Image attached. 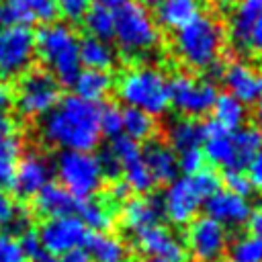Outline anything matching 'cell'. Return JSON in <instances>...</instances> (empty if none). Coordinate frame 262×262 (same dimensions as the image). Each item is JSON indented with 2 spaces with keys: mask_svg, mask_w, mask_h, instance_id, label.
<instances>
[{
  "mask_svg": "<svg viewBox=\"0 0 262 262\" xmlns=\"http://www.w3.org/2000/svg\"><path fill=\"white\" fill-rule=\"evenodd\" d=\"M55 174L76 201L92 199L104 184L100 160L92 151H61L55 158Z\"/></svg>",
  "mask_w": 262,
  "mask_h": 262,
  "instance_id": "6",
  "label": "cell"
},
{
  "mask_svg": "<svg viewBox=\"0 0 262 262\" xmlns=\"http://www.w3.org/2000/svg\"><path fill=\"white\" fill-rule=\"evenodd\" d=\"M201 14L199 0H158L156 20L170 31H178Z\"/></svg>",
  "mask_w": 262,
  "mask_h": 262,
  "instance_id": "26",
  "label": "cell"
},
{
  "mask_svg": "<svg viewBox=\"0 0 262 262\" xmlns=\"http://www.w3.org/2000/svg\"><path fill=\"white\" fill-rule=\"evenodd\" d=\"M84 27L88 31V37H94V39H100V41H108L113 39V33H115V12L108 10L106 6L94 2L88 12L84 14Z\"/></svg>",
  "mask_w": 262,
  "mask_h": 262,
  "instance_id": "31",
  "label": "cell"
},
{
  "mask_svg": "<svg viewBox=\"0 0 262 262\" xmlns=\"http://www.w3.org/2000/svg\"><path fill=\"white\" fill-rule=\"evenodd\" d=\"M203 154L205 158L215 164L221 166L225 170H242L239 162H237V149H235V141H233V133L219 129L215 123H205V141H203Z\"/></svg>",
  "mask_w": 262,
  "mask_h": 262,
  "instance_id": "20",
  "label": "cell"
},
{
  "mask_svg": "<svg viewBox=\"0 0 262 262\" xmlns=\"http://www.w3.org/2000/svg\"><path fill=\"white\" fill-rule=\"evenodd\" d=\"M31 201H33L35 215H39L43 219H55V217L74 215V211L78 207V201L59 182L45 184Z\"/></svg>",
  "mask_w": 262,
  "mask_h": 262,
  "instance_id": "21",
  "label": "cell"
},
{
  "mask_svg": "<svg viewBox=\"0 0 262 262\" xmlns=\"http://www.w3.org/2000/svg\"><path fill=\"white\" fill-rule=\"evenodd\" d=\"M233 141H235V149H237L239 168L244 170V168H248L252 158L262 147V131L254 125H244L242 129L233 131Z\"/></svg>",
  "mask_w": 262,
  "mask_h": 262,
  "instance_id": "34",
  "label": "cell"
},
{
  "mask_svg": "<svg viewBox=\"0 0 262 262\" xmlns=\"http://www.w3.org/2000/svg\"><path fill=\"white\" fill-rule=\"evenodd\" d=\"M229 262H262V239L239 235L229 246Z\"/></svg>",
  "mask_w": 262,
  "mask_h": 262,
  "instance_id": "35",
  "label": "cell"
},
{
  "mask_svg": "<svg viewBox=\"0 0 262 262\" xmlns=\"http://www.w3.org/2000/svg\"><path fill=\"white\" fill-rule=\"evenodd\" d=\"M162 205L156 196L149 194H137L123 203L121 209V223L131 233L137 235L154 225H160L162 219Z\"/></svg>",
  "mask_w": 262,
  "mask_h": 262,
  "instance_id": "19",
  "label": "cell"
},
{
  "mask_svg": "<svg viewBox=\"0 0 262 262\" xmlns=\"http://www.w3.org/2000/svg\"><path fill=\"white\" fill-rule=\"evenodd\" d=\"M211 113H213L211 123H215L219 129L229 131V133L242 129L244 123H246V117H248L246 104L239 102L237 98H233V96L227 94V92L217 96V100H215Z\"/></svg>",
  "mask_w": 262,
  "mask_h": 262,
  "instance_id": "29",
  "label": "cell"
},
{
  "mask_svg": "<svg viewBox=\"0 0 262 262\" xmlns=\"http://www.w3.org/2000/svg\"><path fill=\"white\" fill-rule=\"evenodd\" d=\"M57 16L55 0H6L0 8V23L29 27L35 23L49 25Z\"/></svg>",
  "mask_w": 262,
  "mask_h": 262,
  "instance_id": "17",
  "label": "cell"
},
{
  "mask_svg": "<svg viewBox=\"0 0 262 262\" xmlns=\"http://www.w3.org/2000/svg\"><path fill=\"white\" fill-rule=\"evenodd\" d=\"M205 194L201 192V188L196 186L192 176H182L172 180L164 194H162V215L168 217L170 223L174 225H188L196 213L201 211V207L205 205Z\"/></svg>",
  "mask_w": 262,
  "mask_h": 262,
  "instance_id": "11",
  "label": "cell"
},
{
  "mask_svg": "<svg viewBox=\"0 0 262 262\" xmlns=\"http://www.w3.org/2000/svg\"><path fill=\"white\" fill-rule=\"evenodd\" d=\"M76 211L80 213L78 219L84 223V227L94 229V233H104L115 223V207L106 199L92 196V199L80 201Z\"/></svg>",
  "mask_w": 262,
  "mask_h": 262,
  "instance_id": "28",
  "label": "cell"
},
{
  "mask_svg": "<svg viewBox=\"0 0 262 262\" xmlns=\"http://www.w3.org/2000/svg\"><path fill=\"white\" fill-rule=\"evenodd\" d=\"M225 31L211 14H199L182 29L174 31L172 49L180 61L192 70H213L221 57Z\"/></svg>",
  "mask_w": 262,
  "mask_h": 262,
  "instance_id": "2",
  "label": "cell"
},
{
  "mask_svg": "<svg viewBox=\"0 0 262 262\" xmlns=\"http://www.w3.org/2000/svg\"><path fill=\"white\" fill-rule=\"evenodd\" d=\"M168 90L170 106L188 119H199L211 113L219 96L215 82L194 74H176L172 80H168Z\"/></svg>",
  "mask_w": 262,
  "mask_h": 262,
  "instance_id": "8",
  "label": "cell"
},
{
  "mask_svg": "<svg viewBox=\"0 0 262 262\" xmlns=\"http://www.w3.org/2000/svg\"><path fill=\"white\" fill-rule=\"evenodd\" d=\"M98 160H100V168H102V174H104V178L117 180V178L121 176V166H119L117 158L111 154V149L102 151V154L98 156Z\"/></svg>",
  "mask_w": 262,
  "mask_h": 262,
  "instance_id": "43",
  "label": "cell"
},
{
  "mask_svg": "<svg viewBox=\"0 0 262 262\" xmlns=\"http://www.w3.org/2000/svg\"><path fill=\"white\" fill-rule=\"evenodd\" d=\"M178 156V172H182L184 176H194L196 172L203 170L205 164V154L203 147H192V149H184Z\"/></svg>",
  "mask_w": 262,
  "mask_h": 262,
  "instance_id": "37",
  "label": "cell"
},
{
  "mask_svg": "<svg viewBox=\"0 0 262 262\" xmlns=\"http://www.w3.org/2000/svg\"><path fill=\"white\" fill-rule=\"evenodd\" d=\"M221 182H225V186H227L225 190H229V192H233L237 196H244V199H248L252 194V190H254L244 170H225Z\"/></svg>",
  "mask_w": 262,
  "mask_h": 262,
  "instance_id": "38",
  "label": "cell"
},
{
  "mask_svg": "<svg viewBox=\"0 0 262 262\" xmlns=\"http://www.w3.org/2000/svg\"><path fill=\"white\" fill-rule=\"evenodd\" d=\"M248 180L252 184V188L262 190V147L258 149V154L252 158V162L248 164Z\"/></svg>",
  "mask_w": 262,
  "mask_h": 262,
  "instance_id": "44",
  "label": "cell"
},
{
  "mask_svg": "<svg viewBox=\"0 0 262 262\" xmlns=\"http://www.w3.org/2000/svg\"><path fill=\"white\" fill-rule=\"evenodd\" d=\"M123 133L131 141H151L156 133V119L137 108L123 111Z\"/></svg>",
  "mask_w": 262,
  "mask_h": 262,
  "instance_id": "33",
  "label": "cell"
},
{
  "mask_svg": "<svg viewBox=\"0 0 262 262\" xmlns=\"http://www.w3.org/2000/svg\"><path fill=\"white\" fill-rule=\"evenodd\" d=\"M23 156V139L18 133L0 137V186L10 184L18 160Z\"/></svg>",
  "mask_w": 262,
  "mask_h": 262,
  "instance_id": "32",
  "label": "cell"
},
{
  "mask_svg": "<svg viewBox=\"0 0 262 262\" xmlns=\"http://www.w3.org/2000/svg\"><path fill=\"white\" fill-rule=\"evenodd\" d=\"M256 119H258V125H260L258 129L262 131V98L258 100V106H256Z\"/></svg>",
  "mask_w": 262,
  "mask_h": 262,
  "instance_id": "51",
  "label": "cell"
},
{
  "mask_svg": "<svg viewBox=\"0 0 262 262\" xmlns=\"http://www.w3.org/2000/svg\"><path fill=\"white\" fill-rule=\"evenodd\" d=\"M35 233L43 250L51 256H63L74 250H82L88 237V229L76 215L45 219Z\"/></svg>",
  "mask_w": 262,
  "mask_h": 262,
  "instance_id": "12",
  "label": "cell"
},
{
  "mask_svg": "<svg viewBox=\"0 0 262 262\" xmlns=\"http://www.w3.org/2000/svg\"><path fill=\"white\" fill-rule=\"evenodd\" d=\"M0 2H2V0H0Z\"/></svg>",
  "mask_w": 262,
  "mask_h": 262,
  "instance_id": "55",
  "label": "cell"
},
{
  "mask_svg": "<svg viewBox=\"0 0 262 262\" xmlns=\"http://www.w3.org/2000/svg\"><path fill=\"white\" fill-rule=\"evenodd\" d=\"M119 98L127 108H137L149 117H160L170 108L168 78L162 70L154 66L129 68L117 82Z\"/></svg>",
  "mask_w": 262,
  "mask_h": 262,
  "instance_id": "4",
  "label": "cell"
},
{
  "mask_svg": "<svg viewBox=\"0 0 262 262\" xmlns=\"http://www.w3.org/2000/svg\"><path fill=\"white\" fill-rule=\"evenodd\" d=\"M14 129H16V121H14V115H12V104L0 106V137L16 133Z\"/></svg>",
  "mask_w": 262,
  "mask_h": 262,
  "instance_id": "45",
  "label": "cell"
},
{
  "mask_svg": "<svg viewBox=\"0 0 262 262\" xmlns=\"http://www.w3.org/2000/svg\"><path fill=\"white\" fill-rule=\"evenodd\" d=\"M229 246V235L223 225L207 215H196L186 227V254L194 262H215L221 260Z\"/></svg>",
  "mask_w": 262,
  "mask_h": 262,
  "instance_id": "10",
  "label": "cell"
},
{
  "mask_svg": "<svg viewBox=\"0 0 262 262\" xmlns=\"http://www.w3.org/2000/svg\"><path fill=\"white\" fill-rule=\"evenodd\" d=\"M215 262H229V260H215Z\"/></svg>",
  "mask_w": 262,
  "mask_h": 262,
  "instance_id": "53",
  "label": "cell"
},
{
  "mask_svg": "<svg viewBox=\"0 0 262 262\" xmlns=\"http://www.w3.org/2000/svg\"><path fill=\"white\" fill-rule=\"evenodd\" d=\"M0 262H25L18 239L8 231H0Z\"/></svg>",
  "mask_w": 262,
  "mask_h": 262,
  "instance_id": "40",
  "label": "cell"
},
{
  "mask_svg": "<svg viewBox=\"0 0 262 262\" xmlns=\"http://www.w3.org/2000/svg\"><path fill=\"white\" fill-rule=\"evenodd\" d=\"M18 217V211H16V205L12 201V196L0 186V231L10 227Z\"/></svg>",
  "mask_w": 262,
  "mask_h": 262,
  "instance_id": "42",
  "label": "cell"
},
{
  "mask_svg": "<svg viewBox=\"0 0 262 262\" xmlns=\"http://www.w3.org/2000/svg\"><path fill=\"white\" fill-rule=\"evenodd\" d=\"M72 86L76 90L74 96H78V98H82L86 102L98 104V102H102L111 94V90L115 86V80H113V76L108 72H102V70H86L84 68V70H80V74L76 76V80H74Z\"/></svg>",
  "mask_w": 262,
  "mask_h": 262,
  "instance_id": "25",
  "label": "cell"
},
{
  "mask_svg": "<svg viewBox=\"0 0 262 262\" xmlns=\"http://www.w3.org/2000/svg\"><path fill=\"white\" fill-rule=\"evenodd\" d=\"M84 246L90 262H129V248L115 233H90Z\"/></svg>",
  "mask_w": 262,
  "mask_h": 262,
  "instance_id": "24",
  "label": "cell"
},
{
  "mask_svg": "<svg viewBox=\"0 0 262 262\" xmlns=\"http://www.w3.org/2000/svg\"><path fill=\"white\" fill-rule=\"evenodd\" d=\"M92 4L94 0H55V8L66 20H82Z\"/></svg>",
  "mask_w": 262,
  "mask_h": 262,
  "instance_id": "39",
  "label": "cell"
},
{
  "mask_svg": "<svg viewBox=\"0 0 262 262\" xmlns=\"http://www.w3.org/2000/svg\"><path fill=\"white\" fill-rule=\"evenodd\" d=\"M248 49L262 55V14L256 18L252 31H250V37H248Z\"/></svg>",
  "mask_w": 262,
  "mask_h": 262,
  "instance_id": "46",
  "label": "cell"
},
{
  "mask_svg": "<svg viewBox=\"0 0 262 262\" xmlns=\"http://www.w3.org/2000/svg\"><path fill=\"white\" fill-rule=\"evenodd\" d=\"M61 98V88L57 80L47 72L39 68H31L25 72L16 88L12 92V104L16 113L25 119H43Z\"/></svg>",
  "mask_w": 262,
  "mask_h": 262,
  "instance_id": "7",
  "label": "cell"
},
{
  "mask_svg": "<svg viewBox=\"0 0 262 262\" xmlns=\"http://www.w3.org/2000/svg\"><path fill=\"white\" fill-rule=\"evenodd\" d=\"M129 188L123 180H113V186H111V199L115 201H127L129 199Z\"/></svg>",
  "mask_w": 262,
  "mask_h": 262,
  "instance_id": "48",
  "label": "cell"
},
{
  "mask_svg": "<svg viewBox=\"0 0 262 262\" xmlns=\"http://www.w3.org/2000/svg\"><path fill=\"white\" fill-rule=\"evenodd\" d=\"M262 14V0H237L229 18V37L239 51H248V37Z\"/></svg>",
  "mask_w": 262,
  "mask_h": 262,
  "instance_id": "23",
  "label": "cell"
},
{
  "mask_svg": "<svg viewBox=\"0 0 262 262\" xmlns=\"http://www.w3.org/2000/svg\"><path fill=\"white\" fill-rule=\"evenodd\" d=\"M143 2H147V4H156L158 0H143Z\"/></svg>",
  "mask_w": 262,
  "mask_h": 262,
  "instance_id": "52",
  "label": "cell"
},
{
  "mask_svg": "<svg viewBox=\"0 0 262 262\" xmlns=\"http://www.w3.org/2000/svg\"><path fill=\"white\" fill-rule=\"evenodd\" d=\"M80 66L86 70H102L108 72V68L115 63V49L108 41H100L94 37L80 39Z\"/></svg>",
  "mask_w": 262,
  "mask_h": 262,
  "instance_id": "30",
  "label": "cell"
},
{
  "mask_svg": "<svg viewBox=\"0 0 262 262\" xmlns=\"http://www.w3.org/2000/svg\"><path fill=\"white\" fill-rule=\"evenodd\" d=\"M100 108L78 96H63L41 119V137L61 151H92L100 143Z\"/></svg>",
  "mask_w": 262,
  "mask_h": 262,
  "instance_id": "1",
  "label": "cell"
},
{
  "mask_svg": "<svg viewBox=\"0 0 262 262\" xmlns=\"http://www.w3.org/2000/svg\"><path fill=\"white\" fill-rule=\"evenodd\" d=\"M57 262H90V258H88V254L84 250H74L70 254H63Z\"/></svg>",
  "mask_w": 262,
  "mask_h": 262,
  "instance_id": "49",
  "label": "cell"
},
{
  "mask_svg": "<svg viewBox=\"0 0 262 262\" xmlns=\"http://www.w3.org/2000/svg\"><path fill=\"white\" fill-rule=\"evenodd\" d=\"M149 262H160V260H149Z\"/></svg>",
  "mask_w": 262,
  "mask_h": 262,
  "instance_id": "54",
  "label": "cell"
},
{
  "mask_svg": "<svg viewBox=\"0 0 262 262\" xmlns=\"http://www.w3.org/2000/svg\"><path fill=\"white\" fill-rule=\"evenodd\" d=\"M143 162L154 178V182H166L178 178V156L166 141H147L143 149Z\"/></svg>",
  "mask_w": 262,
  "mask_h": 262,
  "instance_id": "22",
  "label": "cell"
},
{
  "mask_svg": "<svg viewBox=\"0 0 262 262\" xmlns=\"http://www.w3.org/2000/svg\"><path fill=\"white\" fill-rule=\"evenodd\" d=\"M207 217L217 221L219 225L227 227H242L248 223V217L252 213V205L248 199L237 196L229 190H217L205 201Z\"/></svg>",
  "mask_w": 262,
  "mask_h": 262,
  "instance_id": "18",
  "label": "cell"
},
{
  "mask_svg": "<svg viewBox=\"0 0 262 262\" xmlns=\"http://www.w3.org/2000/svg\"><path fill=\"white\" fill-rule=\"evenodd\" d=\"M221 78L227 86V94H231L239 102L248 104L262 98V72H258L250 63L231 61L223 68Z\"/></svg>",
  "mask_w": 262,
  "mask_h": 262,
  "instance_id": "16",
  "label": "cell"
},
{
  "mask_svg": "<svg viewBox=\"0 0 262 262\" xmlns=\"http://www.w3.org/2000/svg\"><path fill=\"white\" fill-rule=\"evenodd\" d=\"M35 33L29 27H0V76L20 78L35 59Z\"/></svg>",
  "mask_w": 262,
  "mask_h": 262,
  "instance_id": "9",
  "label": "cell"
},
{
  "mask_svg": "<svg viewBox=\"0 0 262 262\" xmlns=\"http://www.w3.org/2000/svg\"><path fill=\"white\" fill-rule=\"evenodd\" d=\"M100 135H106L108 139H117L123 135V111L117 104H106L100 108L98 115Z\"/></svg>",
  "mask_w": 262,
  "mask_h": 262,
  "instance_id": "36",
  "label": "cell"
},
{
  "mask_svg": "<svg viewBox=\"0 0 262 262\" xmlns=\"http://www.w3.org/2000/svg\"><path fill=\"white\" fill-rule=\"evenodd\" d=\"M168 145L180 154L184 149L201 147L205 141V123H199L196 119L178 117L168 125Z\"/></svg>",
  "mask_w": 262,
  "mask_h": 262,
  "instance_id": "27",
  "label": "cell"
},
{
  "mask_svg": "<svg viewBox=\"0 0 262 262\" xmlns=\"http://www.w3.org/2000/svg\"><path fill=\"white\" fill-rule=\"evenodd\" d=\"M80 39L66 23H49L35 35V53H39L47 72L61 86H72L80 74Z\"/></svg>",
  "mask_w": 262,
  "mask_h": 262,
  "instance_id": "3",
  "label": "cell"
},
{
  "mask_svg": "<svg viewBox=\"0 0 262 262\" xmlns=\"http://www.w3.org/2000/svg\"><path fill=\"white\" fill-rule=\"evenodd\" d=\"M133 244L149 260H160V262H186L184 244L168 227L154 225V227H149V229L133 235Z\"/></svg>",
  "mask_w": 262,
  "mask_h": 262,
  "instance_id": "15",
  "label": "cell"
},
{
  "mask_svg": "<svg viewBox=\"0 0 262 262\" xmlns=\"http://www.w3.org/2000/svg\"><path fill=\"white\" fill-rule=\"evenodd\" d=\"M119 49L127 57H143L154 53L160 43V31L154 16L137 0H127L115 10V33Z\"/></svg>",
  "mask_w": 262,
  "mask_h": 262,
  "instance_id": "5",
  "label": "cell"
},
{
  "mask_svg": "<svg viewBox=\"0 0 262 262\" xmlns=\"http://www.w3.org/2000/svg\"><path fill=\"white\" fill-rule=\"evenodd\" d=\"M111 154L117 158L119 166H121V174L125 176V184L129 190L137 192V194H147L151 188H154V178L143 162V151L141 147L127 139L125 135L117 137V139H111Z\"/></svg>",
  "mask_w": 262,
  "mask_h": 262,
  "instance_id": "13",
  "label": "cell"
},
{
  "mask_svg": "<svg viewBox=\"0 0 262 262\" xmlns=\"http://www.w3.org/2000/svg\"><path fill=\"white\" fill-rule=\"evenodd\" d=\"M51 178H53V166L49 158L33 149L20 156L10 186L18 199H33L45 184L51 182Z\"/></svg>",
  "mask_w": 262,
  "mask_h": 262,
  "instance_id": "14",
  "label": "cell"
},
{
  "mask_svg": "<svg viewBox=\"0 0 262 262\" xmlns=\"http://www.w3.org/2000/svg\"><path fill=\"white\" fill-rule=\"evenodd\" d=\"M248 229H250V235L262 239V207L252 209V213L248 217Z\"/></svg>",
  "mask_w": 262,
  "mask_h": 262,
  "instance_id": "47",
  "label": "cell"
},
{
  "mask_svg": "<svg viewBox=\"0 0 262 262\" xmlns=\"http://www.w3.org/2000/svg\"><path fill=\"white\" fill-rule=\"evenodd\" d=\"M125 2H127V0H98V4L106 6V8H108V10H113V12H115L117 8H121Z\"/></svg>",
  "mask_w": 262,
  "mask_h": 262,
  "instance_id": "50",
  "label": "cell"
},
{
  "mask_svg": "<svg viewBox=\"0 0 262 262\" xmlns=\"http://www.w3.org/2000/svg\"><path fill=\"white\" fill-rule=\"evenodd\" d=\"M194 182H196V186L201 188V192L205 194V199H209L211 194H215L217 190H221V178L213 172V170H201V172H196L194 176Z\"/></svg>",
  "mask_w": 262,
  "mask_h": 262,
  "instance_id": "41",
  "label": "cell"
}]
</instances>
